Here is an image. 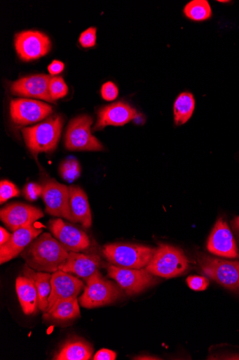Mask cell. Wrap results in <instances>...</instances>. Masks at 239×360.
I'll use <instances>...</instances> for the list:
<instances>
[{"label": "cell", "instance_id": "obj_5", "mask_svg": "<svg viewBox=\"0 0 239 360\" xmlns=\"http://www.w3.org/2000/svg\"><path fill=\"white\" fill-rule=\"evenodd\" d=\"M86 284L79 298V303L84 308L90 309L109 305L122 296L120 288L102 277L99 271L93 275Z\"/></svg>", "mask_w": 239, "mask_h": 360}, {"label": "cell", "instance_id": "obj_18", "mask_svg": "<svg viewBox=\"0 0 239 360\" xmlns=\"http://www.w3.org/2000/svg\"><path fill=\"white\" fill-rule=\"evenodd\" d=\"M139 116L137 110L124 102H118L104 108L97 112V120L94 129H104L107 126H123Z\"/></svg>", "mask_w": 239, "mask_h": 360}, {"label": "cell", "instance_id": "obj_21", "mask_svg": "<svg viewBox=\"0 0 239 360\" xmlns=\"http://www.w3.org/2000/svg\"><path fill=\"white\" fill-rule=\"evenodd\" d=\"M70 207L74 222H78L86 228L92 226V214L88 196L79 186L69 187Z\"/></svg>", "mask_w": 239, "mask_h": 360}, {"label": "cell", "instance_id": "obj_29", "mask_svg": "<svg viewBox=\"0 0 239 360\" xmlns=\"http://www.w3.org/2000/svg\"><path fill=\"white\" fill-rule=\"evenodd\" d=\"M20 193V190L12 182L5 180L0 183V203L1 205L13 198H17Z\"/></svg>", "mask_w": 239, "mask_h": 360}, {"label": "cell", "instance_id": "obj_9", "mask_svg": "<svg viewBox=\"0 0 239 360\" xmlns=\"http://www.w3.org/2000/svg\"><path fill=\"white\" fill-rule=\"evenodd\" d=\"M51 46L49 37L38 30H25L15 35V50L25 61L36 60L47 55Z\"/></svg>", "mask_w": 239, "mask_h": 360}, {"label": "cell", "instance_id": "obj_15", "mask_svg": "<svg viewBox=\"0 0 239 360\" xmlns=\"http://www.w3.org/2000/svg\"><path fill=\"white\" fill-rule=\"evenodd\" d=\"M208 250L216 255L228 257H239L238 250L235 239L227 223L219 218L209 238Z\"/></svg>", "mask_w": 239, "mask_h": 360}, {"label": "cell", "instance_id": "obj_11", "mask_svg": "<svg viewBox=\"0 0 239 360\" xmlns=\"http://www.w3.org/2000/svg\"><path fill=\"white\" fill-rule=\"evenodd\" d=\"M10 110L13 122L20 126L40 122L48 117L53 112L50 105L29 99L13 100Z\"/></svg>", "mask_w": 239, "mask_h": 360}, {"label": "cell", "instance_id": "obj_22", "mask_svg": "<svg viewBox=\"0 0 239 360\" xmlns=\"http://www.w3.org/2000/svg\"><path fill=\"white\" fill-rule=\"evenodd\" d=\"M93 348L86 341L72 340L66 342L53 359L56 360H89Z\"/></svg>", "mask_w": 239, "mask_h": 360}, {"label": "cell", "instance_id": "obj_1", "mask_svg": "<svg viewBox=\"0 0 239 360\" xmlns=\"http://www.w3.org/2000/svg\"><path fill=\"white\" fill-rule=\"evenodd\" d=\"M69 252L50 233L34 240L21 253L26 265L33 270L55 273L66 261Z\"/></svg>", "mask_w": 239, "mask_h": 360}, {"label": "cell", "instance_id": "obj_16", "mask_svg": "<svg viewBox=\"0 0 239 360\" xmlns=\"http://www.w3.org/2000/svg\"><path fill=\"white\" fill-rule=\"evenodd\" d=\"M51 78L47 75L25 77L14 82L11 85V91L15 95L34 97L49 103H54L49 91Z\"/></svg>", "mask_w": 239, "mask_h": 360}, {"label": "cell", "instance_id": "obj_17", "mask_svg": "<svg viewBox=\"0 0 239 360\" xmlns=\"http://www.w3.org/2000/svg\"><path fill=\"white\" fill-rule=\"evenodd\" d=\"M43 231L32 225L25 226L13 232L10 240L0 246V264H4L17 257Z\"/></svg>", "mask_w": 239, "mask_h": 360}, {"label": "cell", "instance_id": "obj_32", "mask_svg": "<svg viewBox=\"0 0 239 360\" xmlns=\"http://www.w3.org/2000/svg\"><path fill=\"white\" fill-rule=\"evenodd\" d=\"M118 88L112 82H106L101 87V96L107 101H114L118 96Z\"/></svg>", "mask_w": 239, "mask_h": 360}, {"label": "cell", "instance_id": "obj_14", "mask_svg": "<svg viewBox=\"0 0 239 360\" xmlns=\"http://www.w3.org/2000/svg\"><path fill=\"white\" fill-rule=\"evenodd\" d=\"M50 283L51 292L47 311L63 300L78 297L85 288L79 278L62 271H57L52 274Z\"/></svg>", "mask_w": 239, "mask_h": 360}, {"label": "cell", "instance_id": "obj_2", "mask_svg": "<svg viewBox=\"0 0 239 360\" xmlns=\"http://www.w3.org/2000/svg\"><path fill=\"white\" fill-rule=\"evenodd\" d=\"M64 120L55 115L35 126L22 129L27 148L34 155L54 151L60 139Z\"/></svg>", "mask_w": 239, "mask_h": 360}, {"label": "cell", "instance_id": "obj_28", "mask_svg": "<svg viewBox=\"0 0 239 360\" xmlns=\"http://www.w3.org/2000/svg\"><path fill=\"white\" fill-rule=\"evenodd\" d=\"M49 91L53 102L65 96L68 92L67 86L62 77H52L50 82Z\"/></svg>", "mask_w": 239, "mask_h": 360}, {"label": "cell", "instance_id": "obj_3", "mask_svg": "<svg viewBox=\"0 0 239 360\" xmlns=\"http://www.w3.org/2000/svg\"><path fill=\"white\" fill-rule=\"evenodd\" d=\"M156 248L142 245L114 243L106 245L102 254L112 265L130 269H145Z\"/></svg>", "mask_w": 239, "mask_h": 360}, {"label": "cell", "instance_id": "obj_13", "mask_svg": "<svg viewBox=\"0 0 239 360\" xmlns=\"http://www.w3.org/2000/svg\"><path fill=\"white\" fill-rule=\"evenodd\" d=\"M43 217L41 209L23 203L7 205L0 212V219L13 232L32 225Z\"/></svg>", "mask_w": 239, "mask_h": 360}, {"label": "cell", "instance_id": "obj_8", "mask_svg": "<svg viewBox=\"0 0 239 360\" xmlns=\"http://www.w3.org/2000/svg\"><path fill=\"white\" fill-rule=\"evenodd\" d=\"M108 274L129 296L142 292L156 285L158 281L156 276L148 271L146 268L130 269L111 265L108 267Z\"/></svg>", "mask_w": 239, "mask_h": 360}, {"label": "cell", "instance_id": "obj_25", "mask_svg": "<svg viewBox=\"0 0 239 360\" xmlns=\"http://www.w3.org/2000/svg\"><path fill=\"white\" fill-rule=\"evenodd\" d=\"M195 109V100L193 94L183 92L179 95L174 106L175 122L179 126L186 123L191 117Z\"/></svg>", "mask_w": 239, "mask_h": 360}, {"label": "cell", "instance_id": "obj_12", "mask_svg": "<svg viewBox=\"0 0 239 360\" xmlns=\"http://www.w3.org/2000/svg\"><path fill=\"white\" fill-rule=\"evenodd\" d=\"M49 228L54 237L68 252H80L86 250L90 245L86 233L61 219L51 220Z\"/></svg>", "mask_w": 239, "mask_h": 360}, {"label": "cell", "instance_id": "obj_38", "mask_svg": "<svg viewBox=\"0 0 239 360\" xmlns=\"http://www.w3.org/2000/svg\"><path fill=\"white\" fill-rule=\"evenodd\" d=\"M135 359H158L156 358L152 357V356H139L135 358Z\"/></svg>", "mask_w": 239, "mask_h": 360}, {"label": "cell", "instance_id": "obj_37", "mask_svg": "<svg viewBox=\"0 0 239 360\" xmlns=\"http://www.w3.org/2000/svg\"><path fill=\"white\" fill-rule=\"evenodd\" d=\"M232 226L235 231L239 234V217L235 218L232 221Z\"/></svg>", "mask_w": 239, "mask_h": 360}, {"label": "cell", "instance_id": "obj_24", "mask_svg": "<svg viewBox=\"0 0 239 360\" xmlns=\"http://www.w3.org/2000/svg\"><path fill=\"white\" fill-rule=\"evenodd\" d=\"M23 274L32 278L35 281L39 293V309L43 313L46 312L51 292L52 275L49 273L35 272L28 266H25Z\"/></svg>", "mask_w": 239, "mask_h": 360}, {"label": "cell", "instance_id": "obj_20", "mask_svg": "<svg viewBox=\"0 0 239 360\" xmlns=\"http://www.w3.org/2000/svg\"><path fill=\"white\" fill-rule=\"evenodd\" d=\"M16 292L22 309L25 315L36 314L39 309L37 288L34 280L27 276L16 279Z\"/></svg>", "mask_w": 239, "mask_h": 360}, {"label": "cell", "instance_id": "obj_26", "mask_svg": "<svg viewBox=\"0 0 239 360\" xmlns=\"http://www.w3.org/2000/svg\"><path fill=\"white\" fill-rule=\"evenodd\" d=\"M184 13L193 21L207 20L212 15L211 6L207 0H193L185 6Z\"/></svg>", "mask_w": 239, "mask_h": 360}, {"label": "cell", "instance_id": "obj_36", "mask_svg": "<svg viewBox=\"0 0 239 360\" xmlns=\"http://www.w3.org/2000/svg\"><path fill=\"white\" fill-rule=\"evenodd\" d=\"M11 234H10L5 228L0 227V246L6 244L11 239Z\"/></svg>", "mask_w": 239, "mask_h": 360}, {"label": "cell", "instance_id": "obj_7", "mask_svg": "<svg viewBox=\"0 0 239 360\" xmlns=\"http://www.w3.org/2000/svg\"><path fill=\"white\" fill-rule=\"evenodd\" d=\"M93 120L83 115L72 120L66 130L64 145L70 150L101 151L104 148L92 134Z\"/></svg>", "mask_w": 239, "mask_h": 360}, {"label": "cell", "instance_id": "obj_33", "mask_svg": "<svg viewBox=\"0 0 239 360\" xmlns=\"http://www.w3.org/2000/svg\"><path fill=\"white\" fill-rule=\"evenodd\" d=\"M189 286L193 290H204L209 286V280L202 276H189L187 278Z\"/></svg>", "mask_w": 239, "mask_h": 360}, {"label": "cell", "instance_id": "obj_31", "mask_svg": "<svg viewBox=\"0 0 239 360\" xmlns=\"http://www.w3.org/2000/svg\"><path fill=\"white\" fill-rule=\"evenodd\" d=\"M96 32L95 27H90L83 31L80 36L79 42L83 48H91L96 44Z\"/></svg>", "mask_w": 239, "mask_h": 360}, {"label": "cell", "instance_id": "obj_35", "mask_svg": "<svg viewBox=\"0 0 239 360\" xmlns=\"http://www.w3.org/2000/svg\"><path fill=\"white\" fill-rule=\"evenodd\" d=\"M64 68V63L58 60H54L49 65H48V72L53 75H57L60 74Z\"/></svg>", "mask_w": 239, "mask_h": 360}, {"label": "cell", "instance_id": "obj_27", "mask_svg": "<svg viewBox=\"0 0 239 360\" xmlns=\"http://www.w3.org/2000/svg\"><path fill=\"white\" fill-rule=\"evenodd\" d=\"M81 169L79 162L74 158H67L60 167L61 177L68 182H73L81 176Z\"/></svg>", "mask_w": 239, "mask_h": 360}, {"label": "cell", "instance_id": "obj_23", "mask_svg": "<svg viewBox=\"0 0 239 360\" xmlns=\"http://www.w3.org/2000/svg\"><path fill=\"white\" fill-rule=\"evenodd\" d=\"M78 297H72L56 304L44 313L43 319L55 321H67L81 316Z\"/></svg>", "mask_w": 239, "mask_h": 360}, {"label": "cell", "instance_id": "obj_6", "mask_svg": "<svg viewBox=\"0 0 239 360\" xmlns=\"http://www.w3.org/2000/svg\"><path fill=\"white\" fill-rule=\"evenodd\" d=\"M198 264L202 271L225 288L239 292V262L228 261L201 254Z\"/></svg>", "mask_w": 239, "mask_h": 360}, {"label": "cell", "instance_id": "obj_30", "mask_svg": "<svg viewBox=\"0 0 239 360\" xmlns=\"http://www.w3.org/2000/svg\"><path fill=\"white\" fill-rule=\"evenodd\" d=\"M43 186L35 183L27 184L23 190L25 198L30 201L37 200L40 196L43 195Z\"/></svg>", "mask_w": 239, "mask_h": 360}, {"label": "cell", "instance_id": "obj_34", "mask_svg": "<svg viewBox=\"0 0 239 360\" xmlns=\"http://www.w3.org/2000/svg\"><path fill=\"white\" fill-rule=\"evenodd\" d=\"M117 354L115 352L107 349H102L99 350L94 356V360H115Z\"/></svg>", "mask_w": 239, "mask_h": 360}, {"label": "cell", "instance_id": "obj_10", "mask_svg": "<svg viewBox=\"0 0 239 360\" xmlns=\"http://www.w3.org/2000/svg\"><path fill=\"white\" fill-rule=\"evenodd\" d=\"M42 198L48 214L74 221L70 207L69 187L50 180L43 186Z\"/></svg>", "mask_w": 239, "mask_h": 360}, {"label": "cell", "instance_id": "obj_4", "mask_svg": "<svg viewBox=\"0 0 239 360\" xmlns=\"http://www.w3.org/2000/svg\"><path fill=\"white\" fill-rule=\"evenodd\" d=\"M189 268V260L184 252L174 246L161 244L146 267L156 276L175 278L185 274Z\"/></svg>", "mask_w": 239, "mask_h": 360}, {"label": "cell", "instance_id": "obj_19", "mask_svg": "<svg viewBox=\"0 0 239 360\" xmlns=\"http://www.w3.org/2000/svg\"><path fill=\"white\" fill-rule=\"evenodd\" d=\"M101 260L97 255H86L69 252L64 263L59 271L76 275L87 281L93 275L99 271Z\"/></svg>", "mask_w": 239, "mask_h": 360}]
</instances>
